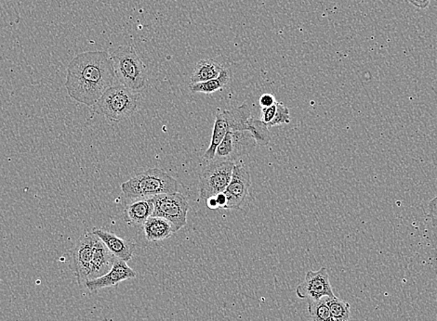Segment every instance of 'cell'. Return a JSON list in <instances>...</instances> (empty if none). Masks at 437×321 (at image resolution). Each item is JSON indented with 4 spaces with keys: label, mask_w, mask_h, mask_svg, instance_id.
<instances>
[{
    "label": "cell",
    "mask_w": 437,
    "mask_h": 321,
    "mask_svg": "<svg viewBox=\"0 0 437 321\" xmlns=\"http://www.w3.org/2000/svg\"><path fill=\"white\" fill-rule=\"evenodd\" d=\"M115 79L112 58L107 52H86L69 63L66 88L72 99L93 106Z\"/></svg>",
    "instance_id": "6da1fadb"
},
{
    "label": "cell",
    "mask_w": 437,
    "mask_h": 321,
    "mask_svg": "<svg viewBox=\"0 0 437 321\" xmlns=\"http://www.w3.org/2000/svg\"><path fill=\"white\" fill-rule=\"evenodd\" d=\"M115 256L93 233H86L71 252V269L80 288L89 281L102 277L112 269Z\"/></svg>",
    "instance_id": "7a4b0ae2"
},
{
    "label": "cell",
    "mask_w": 437,
    "mask_h": 321,
    "mask_svg": "<svg viewBox=\"0 0 437 321\" xmlns=\"http://www.w3.org/2000/svg\"><path fill=\"white\" fill-rule=\"evenodd\" d=\"M179 184L168 173L158 169L146 170L121 184L125 197L132 200L146 199L160 194H172Z\"/></svg>",
    "instance_id": "3957f363"
},
{
    "label": "cell",
    "mask_w": 437,
    "mask_h": 321,
    "mask_svg": "<svg viewBox=\"0 0 437 321\" xmlns=\"http://www.w3.org/2000/svg\"><path fill=\"white\" fill-rule=\"evenodd\" d=\"M116 78L130 91H143L147 83V68L132 46L118 47L110 55Z\"/></svg>",
    "instance_id": "277c9868"
},
{
    "label": "cell",
    "mask_w": 437,
    "mask_h": 321,
    "mask_svg": "<svg viewBox=\"0 0 437 321\" xmlns=\"http://www.w3.org/2000/svg\"><path fill=\"white\" fill-rule=\"evenodd\" d=\"M96 111L113 122L130 118L138 107L137 92L122 85L111 86L95 103Z\"/></svg>",
    "instance_id": "5b68a950"
},
{
    "label": "cell",
    "mask_w": 437,
    "mask_h": 321,
    "mask_svg": "<svg viewBox=\"0 0 437 321\" xmlns=\"http://www.w3.org/2000/svg\"><path fill=\"white\" fill-rule=\"evenodd\" d=\"M232 162L211 161L199 174V199L216 196L224 192L232 178Z\"/></svg>",
    "instance_id": "8992f818"
},
{
    "label": "cell",
    "mask_w": 437,
    "mask_h": 321,
    "mask_svg": "<svg viewBox=\"0 0 437 321\" xmlns=\"http://www.w3.org/2000/svg\"><path fill=\"white\" fill-rule=\"evenodd\" d=\"M154 213L153 216L163 217L174 226L175 233L187 224L189 203L181 192H172L153 197Z\"/></svg>",
    "instance_id": "52a82bcc"
},
{
    "label": "cell",
    "mask_w": 437,
    "mask_h": 321,
    "mask_svg": "<svg viewBox=\"0 0 437 321\" xmlns=\"http://www.w3.org/2000/svg\"><path fill=\"white\" fill-rule=\"evenodd\" d=\"M256 146V141L249 131L228 130L221 144L217 148L213 161L235 163L245 155H250Z\"/></svg>",
    "instance_id": "ba28073f"
},
{
    "label": "cell",
    "mask_w": 437,
    "mask_h": 321,
    "mask_svg": "<svg viewBox=\"0 0 437 321\" xmlns=\"http://www.w3.org/2000/svg\"><path fill=\"white\" fill-rule=\"evenodd\" d=\"M296 295L300 299L307 300H319L325 297H335L327 269L321 267L317 272L306 273L305 280L297 287Z\"/></svg>",
    "instance_id": "9c48e42d"
},
{
    "label": "cell",
    "mask_w": 437,
    "mask_h": 321,
    "mask_svg": "<svg viewBox=\"0 0 437 321\" xmlns=\"http://www.w3.org/2000/svg\"><path fill=\"white\" fill-rule=\"evenodd\" d=\"M252 186V175L243 163L235 164L229 185L225 189L228 203L227 209L239 210L244 205Z\"/></svg>",
    "instance_id": "30bf717a"
},
{
    "label": "cell",
    "mask_w": 437,
    "mask_h": 321,
    "mask_svg": "<svg viewBox=\"0 0 437 321\" xmlns=\"http://www.w3.org/2000/svg\"><path fill=\"white\" fill-rule=\"evenodd\" d=\"M136 277H137V273L132 267L128 266L127 262L116 259L112 269L107 274L87 281L85 288L90 292H98L108 287L118 286L122 281L132 280Z\"/></svg>",
    "instance_id": "8fae6325"
},
{
    "label": "cell",
    "mask_w": 437,
    "mask_h": 321,
    "mask_svg": "<svg viewBox=\"0 0 437 321\" xmlns=\"http://www.w3.org/2000/svg\"><path fill=\"white\" fill-rule=\"evenodd\" d=\"M93 233L104 242L105 246L116 259H121L125 262L132 260L136 249V244L132 242L122 239L115 233L102 230V228H94Z\"/></svg>",
    "instance_id": "7c38bea8"
},
{
    "label": "cell",
    "mask_w": 437,
    "mask_h": 321,
    "mask_svg": "<svg viewBox=\"0 0 437 321\" xmlns=\"http://www.w3.org/2000/svg\"><path fill=\"white\" fill-rule=\"evenodd\" d=\"M154 213V201L153 198L138 199L127 205L124 210L125 221L130 225L144 226L149 217Z\"/></svg>",
    "instance_id": "4fadbf2b"
},
{
    "label": "cell",
    "mask_w": 437,
    "mask_h": 321,
    "mask_svg": "<svg viewBox=\"0 0 437 321\" xmlns=\"http://www.w3.org/2000/svg\"><path fill=\"white\" fill-rule=\"evenodd\" d=\"M143 227L147 241L152 242L164 241L175 233L174 226L163 217L152 216Z\"/></svg>",
    "instance_id": "5bb4252c"
},
{
    "label": "cell",
    "mask_w": 437,
    "mask_h": 321,
    "mask_svg": "<svg viewBox=\"0 0 437 321\" xmlns=\"http://www.w3.org/2000/svg\"><path fill=\"white\" fill-rule=\"evenodd\" d=\"M222 64L218 61L211 60V58H205L197 63L193 70V74L191 77V84L206 82V81L215 79L221 75Z\"/></svg>",
    "instance_id": "9a60e30c"
},
{
    "label": "cell",
    "mask_w": 437,
    "mask_h": 321,
    "mask_svg": "<svg viewBox=\"0 0 437 321\" xmlns=\"http://www.w3.org/2000/svg\"><path fill=\"white\" fill-rule=\"evenodd\" d=\"M227 132L228 125L227 120H225L224 114H222V111L218 110L215 116V122H214L213 136H211L210 146H208L204 153V156H203V159L205 161H213L214 157H215L217 148L221 144Z\"/></svg>",
    "instance_id": "2e32d148"
},
{
    "label": "cell",
    "mask_w": 437,
    "mask_h": 321,
    "mask_svg": "<svg viewBox=\"0 0 437 321\" xmlns=\"http://www.w3.org/2000/svg\"><path fill=\"white\" fill-rule=\"evenodd\" d=\"M231 72L227 66H224V69L215 79L206 81V82L190 84V91L193 93H203L206 95H211L217 91H222L227 88L228 84L230 83Z\"/></svg>",
    "instance_id": "e0dca14e"
},
{
    "label": "cell",
    "mask_w": 437,
    "mask_h": 321,
    "mask_svg": "<svg viewBox=\"0 0 437 321\" xmlns=\"http://www.w3.org/2000/svg\"><path fill=\"white\" fill-rule=\"evenodd\" d=\"M222 114L227 120L228 130L231 131L247 130V120L252 117L250 106L246 102L239 107L222 111Z\"/></svg>",
    "instance_id": "ac0fdd59"
},
{
    "label": "cell",
    "mask_w": 437,
    "mask_h": 321,
    "mask_svg": "<svg viewBox=\"0 0 437 321\" xmlns=\"http://www.w3.org/2000/svg\"><path fill=\"white\" fill-rule=\"evenodd\" d=\"M247 130L254 139L256 144L260 145V146H267L271 141L269 127L260 118L250 117L247 122Z\"/></svg>",
    "instance_id": "d6986e66"
},
{
    "label": "cell",
    "mask_w": 437,
    "mask_h": 321,
    "mask_svg": "<svg viewBox=\"0 0 437 321\" xmlns=\"http://www.w3.org/2000/svg\"><path fill=\"white\" fill-rule=\"evenodd\" d=\"M308 313L312 321H334L325 297L319 300H308Z\"/></svg>",
    "instance_id": "ffe728a7"
},
{
    "label": "cell",
    "mask_w": 437,
    "mask_h": 321,
    "mask_svg": "<svg viewBox=\"0 0 437 321\" xmlns=\"http://www.w3.org/2000/svg\"><path fill=\"white\" fill-rule=\"evenodd\" d=\"M325 301L330 308L331 317L334 321H349L351 308L349 304L344 302L338 297H325Z\"/></svg>",
    "instance_id": "44dd1931"
},
{
    "label": "cell",
    "mask_w": 437,
    "mask_h": 321,
    "mask_svg": "<svg viewBox=\"0 0 437 321\" xmlns=\"http://www.w3.org/2000/svg\"><path fill=\"white\" fill-rule=\"evenodd\" d=\"M291 113L289 108L284 105L282 102H277V113L275 118L270 123L269 128L278 127V125H289L291 123Z\"/></svg>",
    "instance_id": "7402d4cb"
},
{
    "label": "cell",
    "mask_w": 437,
    "mask_h": 321,
    "mask_svg": "<svg viewBox=\"0 0 437 321\" xmlns=\"http://www.w3.org/2000/svg\"><path fill=\"white\" fill-rule=\"evenodd\" d=\"M427 216L434 223V225L437 226V196L428 203Z\"/></svg>",
    "instance_id": "603a6c76"
},
{
    "label": "cell",
    "mask_w": 437,
    "mask_h": 321,
    "mask_svg": "<svg viewBox=\"0 0 437 321\" xmlns=\"http://www.w3.org/2000/svg\"><path fill=\"white\" fill-rule=\"evenodd\" d=\"M277 102L275 97L272 94H263L261 95L259 103L261 108L270 107V106L274 105Z\"/></svg>",
    "instance_id": "cb8c5ba5"
},
{
    "label": "cell",
    "mask_w": 437,
    "mask_h": 321,
    "mask_svg": "<svg viewBox=\"0 0 437 321\" xmlns=\"http://www.w3.org/2000/svg\"><path fill=\"white\" fill-rule=\"evenodd\" d=\"M216 200L218 202L219 208L222 209H227V197L224 192L216 195Z\"/></svg>",
    "instance_id": "d4e9b609"
},
{
    "label": "cell",
    "mask_w": 437,
    "mask_h": 321,
    "mask_svg": "<svg viewBox=\"0 0 437 321\" xmlns=\"http://www.w3.org/2000/svg\"><path fill=\"white\" fill-rule=\"evenodd\" d=\"M417 8H426L430 5L431 0H406Z\"/></svg>",
    "instance_id": "484cf974"
},
{
    "label": "cell",
    "mask_w": 437,
    "mask_h": 321,
    "mask_svg": "<svg viewBox=\"0 0 437 321\" xmlns=\"http://www.w3.org/2000/svg\"><path fill=\"white\" fill-rule=\"evenodd\" d=\"M206 201H207L208 208L211 209V210H216V209H220L218 202H217L215 196L208 198V199Z\"/></svg>",
    "instance_id": "4316f807"
}]
</instances>
